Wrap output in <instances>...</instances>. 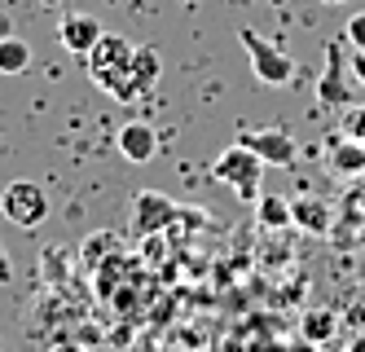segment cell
Listing matches in <instances>:
<instances>
[{"label": "cell", "instance_id": "obj_16", "mask_svg": "<svg viewBox=\"0 0 365 352\" xmlns=\"http://www.w3.org/2000/svg\"><path fill=\"white\" fill-rule=\"evenodd\" d=\"M344 137L348 141H365V106H348L344 111Z\"/></svg>", "mask_w": 365, "mask_h": 352}, {"label": "cell", "instance_id": "obj_19", "mask_svg": "<svg viewBox=\"0 0 365 352\" xmlns=\"http://www.w3.org/2000/svg\"><path fill=\"white\" fill-rule=\"evenodd\" d=\"M14 278V264H9V256H5V247H0V282H9Z\"/></svg>", "mask_w": 365, "mask_h": 352}, {"label": "cell", "instance_id": "obj_5", "mask_svg": "<svg viewBox=\"0 0 365 352\" xmlns=\"http://www.w3.org/2000/svg\"><path fill=\"white\" fill-rule=\"evenodd\" d=\"M352 66H344V44H326V71L317 79V101L322 106H334V111H348L356 106V79H348Z\"/></svg>", "mask_w": 365, "mask_h": 352}, {"label": "cell", "instance_id": "obj_2", "mask_svg": "<svg viewBox=\"0 0 365 352\" xmlns=\"http://www.w3.org/2000/svg\"><path fill=\"white\" fill-rule=\"evenodd\" d=\"M238 44L247 49L251 75L259 79V84H269V89L295 84V62H291V53H282L277 44H269L259 31H251V26H242V31H238Z\"/></svg>", "mask_w": 365, "mask_h": 352}, {"label": "cell", "instance_id": "obj_6", "mask_svg": "<svg viewBox=\"0 0 365 352\" xmlns=\"http://www.w3.org/2000/svg\"><path fill=\"white\" fill-rule=\"evenodd\" d=\"M238 141H242L255 159H264V168H291L295 154H299L295 137H291L286 128H247Z\"/></svg>", "mask_w": 365, "mask_h": 352}, {"label": "cell", "instance_id": "obj_8", "mask_svg": "<svg viewBox=\"0 0 365 352\" xmlns=\"http://www.w3.org/2000/svg\"><path fill=\"white\" fill-rule=\"evenodd\" d=\"M106 36V26H101L93 14H66L58 22V44L66 53H75V58H84V53H93V44Z\"/></svg>", "mask_w": 365, "mask_h": 352}, {"label": "cell", "instance_id": "obj_17", "mask_svg": "<svg viewBox=\"0 0 365 352\" xmlns=\"http://www.w3.org/2000/svg\"><path fill=\"white\" fill-rule=\"evenodd\" d=\"M344 44H352V49H365V9L348 18V26H344Z\"/></svg>", "mask_w": 365, "mask_h": 352}, {"label": "cell", "instance_id": "obj_7", "mask_svg": "<svg viewBox=\"0 0 365 352\" xmlns=\"http://www.w3.org/2000/svg\"><path fill=\"white\" fill-rule=\"evenodd\" d=\"M176 216H180V207L168 194H159V189H137V198H133V233L137 238H154L159 229H168Z\"/></svg>", "mask_w": 365, "mask_h": 352}, {"label": "cell", "instance_id": "obj_13", "mask_svg": "<svg viewBox=\"0 0 365 352\" xmlns=\"http://www.w3.org/2000/svg\"><path fill=\"white\" fill-rule=\"evenodd\" d=\"M255 221L264 225V229H286V225H291V198H282V194H259V198H255Z\"/></svg>", "mask_w": 365, "mask_h": 352}, {"label": "cell", "instance_id": "obj_1", "mask_svg": "<svg viewBox=\"0 0 365 352\" xmlns=\"http://www.w3.org/2000/svg\"><path fill=\"white\" fill-rule=\"evenodd\" d=\"M133 40L128 36H119V31H106L97 44H93V53H84V71H88V79L97 89H106L110 97H119V101H133L137 93H133Z\"/></svg>", "mask_w": 365, "mask_h": 352}, {"label": "cell", "instance_id": "obj_10", "mask_svg": "<svg viewBox=\"0 0 365 352\" xmlns=\"http://www.w3.org/2000/svg\"><path fill=\"white\" fill-rule=\"evenodd\" d=\"M159 75H163V58H159V49H154V44H137V49H133V93H137V97L154 93Z\"/></svg>", "mask_w": 365, "mask_h": 352}, {"label": "cell", "instance_id": "obj_9", "mask_svg": "<svg viewBox=\"0 0 365 352\" xmlns=\"http://www.w3.org/2000/svg\"><path fill=\"white\" fill-rule=\"evenodd\" d=\"M119 154L128 159V164H150L154 154H159V132H154L150 124L133 119L119 128Z\"/></svg>", "mask_w": 365, "mask_h": 352}, {"label": "cell", "instance_id": "obj_22", "mask_svg": "<svg viewBox=\"0 0 365 352\" xmlns=\"http://www.w3.org/2000/svg\"><path fill=\"white\" fill-rule=\"evenodd\" d=\"M44 5H58V0H44Z\"/></svg>", "mask_w": 365, "mask_h": 352}, {"label": "cell", "instance_id": "obj_3", "mask_svg": "<svg viewBox=\"0 0 365 352\" xmlns=\"http://www.w3.org/2000/svg\"><path fill=\"white\" fill-rule=\"evenodd\" d=\"M212 176H216L220 185H229L238 198L255 203V198H259V176H264V159H255L242 141H233L225 154H216Z\"/></svg>", "mask_w": 365, "mask_h": 352}, {"label": "cell", "instance_id": "obj_11", "mask_svg": "<svg viewBox=\"0 0 365 352\" xmlns=\"http://www.w3.org/2000/svg\"><path fill=\"white\" fill-rule=\"evenodd\" d=\"M291 225H299L304 233H326L330 229V203L326 198H291Z\"/></svg>", "mask_w": 365, "mask_h": 352}, {"label": "cell", "instance_id": "obj_15", "mask_svg": "<svg viewBox=\"0 0 365 352\" xmlns=\"http://www.w3.org/2000/svg\"><path fill=\"white\" fill-rule=\"evenodd\" d=\"M334 313H326V308H317V313H308L304 317V339H312V343H326L330 335H334Z\"/></svg>", "mask_w": 365, "mask_h": 352}, {"label": "cell", "instance_id": "obj_20", "mask_svg": "<svg viewBox=\"0 0 365 352\" xmlns=\"http://www.w3.org/2000/svg\"><path fill=\"white\" fill-rule=\"evenodd\" d=\"M53 352H80V348H75V343H58Z\"/></svg>", "mask_w": 365, "mask_h": 352}, {"label": "cell", "instance_id": "obj_14", "mask_svg": "<svg viewBox=\"0 0 365 352\" xmlns=\"http://www.w3.org/2000/svg\"><path fill=\"white\" fill-rule=\"evenodd\" d=\"M330 168H334L339 176H356V172L365 168V146H361V141H334Z\"/></svg>", "mask_w": 365, "mask_h": 352}, {"label": "cell", "instance_id": "obj_4", "mask_svg": "<svg viewBox=\"0 0 365 352\" xmlns=\"http://www.w3.org/2000/svg\"><path fill=\"white\" fill-rule=\"evenodd\" d=\"M48 211H53L48 207V194L36 181H9L5 194H0V216L18 229H40L48 221Z\"/></svg>", "mask_w": 365, "mask_h": 352}, {"label": "cell", "instance_id": "obj_21", "mask_svg": "<svg viewBox=\"0 0 365 352\" xmlns=\"http://www.w3.org/2000/svg\"><path fill=\"white\" fill-rule=\"evenodd\" d=\"M322 5H348V0H322Z\"/></svg>", "mask_w": 365, "mask_h": 352}, {"label": "cell", "instance_id": "obj_12", "mask_svg": "<svg viewBox=\"0 0 365 352\" xmlns=\"http://www.w3.org/2000/svg\"><path fill=\"white\" fill-rule=\"evenodd\" d=\"M31 71V44L18 36H0V75H27Z\"/></svg>", "mask_w": 365, "mask_h": 352}, {"label": "cell", "instance_id": "obj_18", "mask_svg": "<svg viewBox=\"0 0 365 352\" xmlns=\"http://www.w3.org/2000/svg\"><path fill=\"white\" fill-rule=\"evenodd\" d=\"M348 66H352V79L365 89V49H352V58H348Z\"/></svg>", "mask_w": 365, "mask_h": 352}]
</instances>
